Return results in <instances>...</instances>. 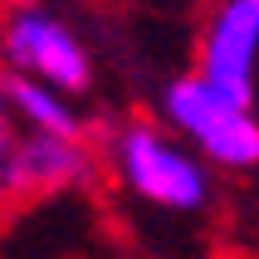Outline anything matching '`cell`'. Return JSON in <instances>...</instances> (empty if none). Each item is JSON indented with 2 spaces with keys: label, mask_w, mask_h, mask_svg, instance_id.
<instances>
[{
  "label": "cell",
  "mask_w": 259,
  "mask_h": 259,
  "mask_svg": "<svg viewBox=\"0 0 259 259\" xmlns=\"http://www.w3.org/2000/svg\"><path fill=\"white\" fill-rule=\"evenodd\" d=\"M122 191H132L142 205L166 215H196L210 205V166L191 152L181 137H166L152 122H127L113 132L108 147Z\"/></svg>",
  "instance_id": "obj_1"
},
{
  "label": "cell",
  "mask_w": 259,
  "mask_h": 259,
  "mask_svg": "<svg viewBox=\"0 0 259 259\" xmlns=\"http://www.w3.org/2000/svg\"><path fill=\"white\" fill-rule=\"evenodd\" d=\"M161 117L181 142L205 157V166L220 171H254L259 166V117L254 103H240L230 93H220L215 83H205L191 69L166 83L161 93Z\"/></svg>",
  "instance_id": "obj_2"
},
{
  "label": "cell",
  "mask_w": 259,
  "mask_h": 259,
  "mask_svg": "<svg viewBox=\"0 0 259 259\" xmlns=\"http://www.w3.org/2000/svg\"><path fill=\"white\" fill-rule=\"evenodd\" d=\"M0 64L10 73H29L39 83H54L73 98L93 88L88 44L59 15L39 10V5H20L0 20Z\"/></svg>",
  "instance_id": "obj_3"
},
{
  "label": "cell",
  "mask_w": 259,
  "mask_h": 259,
  "mask_svg": "<svg viewBox=\"0 0 259 259\" xmlns=\"http://www.w3.org/2000/svg\"><path fill=\"white\" fill-rule=\"evenodd\" d=\"M196 73L220 93L254 103L259 88V0H220L196 44Z\"/></svg>",
  "instance_id": "obj_4"
},
{
  "label": "cell",
  "mask_w": 259,
  "mask_h": 259,
  "mask_svg": "<svg viewBox=\"0 0 259 259\" xmlns=\"http://www.w3.org/2000/svg\"><path fill=\"white\" fill-rule=\"evenodd\" d=\"M98 161L83 137H59V132H25L15 137L10 166H5V201H39L64 196L93 181Z\"/></svg>",
  "instance_id": "obj_5"
},
{
  "label": "cell",
  "mask_w": 259,
  "mask_h": 259,
  "mask_svg": "<svg viewBox=\"0 0 259 259\" xmlns=\"http://www.w3.org/2000/svg\"><path fill=\"white\" fill-rule=\"evenodd\" d=\"M0 98L10 108L15 127L25 132H59V137H83V117L73 108V93L54 83H39L29 73H0Z\"/></svg>",
  "instance_id": "obj_6"
},
{
  "label": "cell",
  "mask_w": 259,
  "mask_h": 259,
  "mask_svg": "<svg viewBox=\"0 0 259 259\" xmlns=\"http://www.w3.org/2000/svg\"><path fill=\"white\" fill-rule=\"evenodd\" d=\"M15 137H20V127H15L10 108H5V98H0V201H5V166H10V152H15Z\"/></svg>",
  "instance_id": "obj_7"
}]
</instances>
